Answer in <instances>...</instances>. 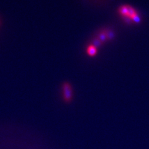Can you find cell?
I'll return each instance as SVG.
<instances>
[{
  "label": "cell",
  "instance_id": "cell-1",
  "mask_svg": "<svg viewBox=\"0 0 149 149\" xmlns=\"http://www.w3.org/2000/svg\"><path fill=\"white\" fill-rule=\"evenodd\" d=\"M117 11L124 22L127 24H131L132 23L139 24L141 22V17L139 12L129 4H122L119 6Z\"/></svg>",
  "mask_w": 149,
  "mask_h": 149
},
{
  "label": "cell",
  "instance_id": "cell-4",
  "mask_svg": "<svg viewBox=\"0 0 149 149\" xmlns=\"http://www.w3.org/2000/svg\"><path fill=\"white\" fill-rule=\"evenodd\" d=\"M98 52V49L96 46L93 45V44H88L86 48V53L88 56L90 57H95Z\"/></svg>",
  "mask_w": 149,
  "mask_h": 149
},
{
  "label": "cell",
  "instance_id": "cell-2",
  "mask_svg": "<svg viewBox=\"0 0 149 149\" xmlns=\"http://www.w3.org/2000/svg\"><path fill=\"white\" fill-rule=\"evenodd\" d=\"M114 37L115 33L113 29H109V28H103L97 32L96 36L93 37L90 44L96 46L98 49L107 42L113 40Z\"/></svg>",
  "mask_w": 149,
  "mask_h": 149
},
{
  "label": "cell",
  "instance_id": "cell-3",
  "mask_svg": "<svg viewBox=\"0 0 149 149\" xmlns=\"http://www.w3.org/2000/svg\"><path fill=\"white\" fill-rule=\"evenodd\" d=\"M61 89L63 101L67 103H70L72 101L73 96V91L71 83L64 81L62 84Z\"/></svg>",
  "mask_w": 149,
  "mask_h": 149
}]
</instances>
